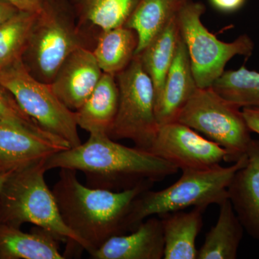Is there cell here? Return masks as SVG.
<instances>
[{"label":"cell","instance_id":"obj_1","mask_svg":"<svg viewBox=\"0 0 259 259\" xmlns=\"http://www.w3.org/2000/svg\"><path fill=\"white\" fill-rule=\"evenodd\" d=\"M45 166L47 171L59 168L83 172L88 187L113 192L161 182L179 171L152 153L123 146L106 134H90L84 144L48 158Z\"/></svg>","mask_w":259,"mask_h":259},{"label":"cell","instance_id":"obj_31","mask_svg":"<svg viewBox=\"0 0 259 259\" xmlns=\"http://www.w3.org/2000/svg\"><path fill=\"white\" fill-rule=\"evenodd\" d=\"M15 171H10L8 172H5V173L0 174V191L3 188V185H4L5 182L8 180V177L10 176L12 173Z\"/></svg>","mask_w":259,"mask_h":259},{"label":"cell","instance_id":"obj_17","mask_svg":"<svg viewBox=\"0 0 259 259\" xmlns=\"http://www.w3.org/2000/svg\"><path fill=\"white\" fill-rule=\"evenodd\" d=\"M60 241L40 227L24 233L16 227L0 224V259H64Z\"/></svg>","mask_w":259,"mask_h":259},{"label":"cell","instance_id":"obj_19","mask_svg":"<svg viewBox=\"0 0 259 259\" xmlns=\"http://www.w3.org/2000/svg\"><path fill=\"white\" fill-rule=\"evenodd\" d=\"M217 223L207 233L197 259H236L244 228L229 199L219 205Z\"/></svg>","mask_w":259,"mask_h":259},{"label":"cell","instance_id":"obj_14","mask_svg":"<svg viewBox=\"0 0 259 259\" xmlns=\"http://www.w3.org/2000/svg\"><path fill=\"white\" fill-rule=\"evenodd\" d=\"M163 254V228L159 217L155 215L130 234L112 237L90 255L95 259H161Z\"/></svg>","mask_w":259,"mask_h":259},{"label":"cell","instance_id":"obj_6","mask_svg":"<svg viewBox=\"0 0 259 259\" xmlns=\"http://www.w3.org/2000/svg\"><path fill=\"white\" fill-rule=\"evenodd\" d=\"M205 6L199 2H190L177 15L179 28L185 42L199 88H211L223 73L226 64L236 56L248 58L254 50V42L247 34L233 42L219 40L202 22Z\"/></svg>","mask_w":259,"mask_h":259},{"label":"cell","instance_id":"obj_28","mask_svg":"<svg viewBox=\"0 0 259 259\" xmlns=\"http://www.w3.org/2000/svg\"><path fill=\"white\" fill-rule=\"evenodd\" d=\"M11 3L21 11L38 13L45 0H5Z\"/></svg>","mask_w":259,"mask_h":259},{"label":"cell","instance_id":"obj_25","mask_svg":"<svg viewBox=\"0 0 259 259\" xmlns=\"http://www.w3.org/2000/svg\"><path fill=\"white\" fill-rule=\"evenodd\" d=\"M37 13L20 10L0 26V70L23 56Z\"/></svg>","mask_w":259,"mask_h":259},{"label":"cell","instance_id":"obj_16","mask_svg":"<svg viewBox=\"0 0 259 259\" xmlns=\"http://www.w3.org/2000/svg\"><path fill=\"white\" fill-rule=\"evenodd\" d=\"M118 105L119 89L115 76L103 73L93 93L74 111L76 124L90 134L109 135Z\"/></svg>","mask_w":259,"mask_h":259},{"label":"cell","instance_id":"obj_15","mask_svg":"<svg viewBox=\"0 0 259 259\" xmlns=\"http://www.w3.org/2000/svg\"><path fill=\"white\" fill-rule=\"evenodd\" d=\"M198 88L187 48L181 37L161 96L155 103L158 125L177 122L182 109Z\"/></svg>","mask_w":259,"mask_h":259},{"label":"cell","instance_id":"obj_7","mask_svg":"<svg viewBox=\"0 0 259 259\" xmlns=\"http://www.w3.org/2000/svg\"><path fill=\"white\" fill-rule=\"evenodd\" d=\"M177 122L189 126L226 150V162H236L246 155L251 131L241 108L212 88H198L186 104Z\"/></svg>","mask_w":259,"mask_h":259},{"label":"cell","instance_id":"obj_13","mask_svg":"<svg viewBox=\"0 0 259 259\" xmlns=\"http://www.w3.org/2000/svg\"><path fill=\"white\" fill-rule=\"evenodd\" d=\"M228 192L244 231L259 241V140L252 139L245 165L233 177Z\"/></svg>","mask_w":259,"mask_h":259},{"label":"cell","instance_id":"obj_3","mask_svg":"<svg viewBox=\"0 0 259 259\" xmlns=\"http://www.w3.org/2000/svg\"><path fill=\"white\" fill-rule=\"evenodd\" d=\"M47 160V159H46ZM46 160L13 171L0 191V224L20 228L32 223L67 242L64 256L85 250L82 241L65 225L44 175Z\"/></svg>","mask_w":259,"mask_h":259},{"label":"cell","instance_id":"obj_18","mask_svg":"<svg viewBox=\"0 0 259 259\" xmlns=\"http://www.w3.org/2000/svg\"><path fill=\"white\" fill-rule=\"evenodd\" d=\"M206 209L193 207L158 215L164 239V259H197L196 240L203 225Z\"/></svg>","mask_w":259,"mask_h":259},{"label":"cell","instance_id":"obj_21","mask_svg":"<svg viewBox=\"0 0 259 259\" xmlns=\"http://www.w3.org/2000/svg\"><path fill=\"white\" fill-rule=\"evenodd\" d=\"M180 37L177 17L153 37L144 50L137 54L154 87L155 103L161 96Z\"/></svg>","mask_w":259,"mask_h":259},{"label":"cell","instance_id":"obj_8","mask_svg":"<svg viewBox=\"0 0 259 259\" xmlns=\"http://www.w3.org/2000/svg\"><path fill=\"white\" fill-rule=\"evenodd\" d=\"M119 89V105L108 136L118 141L129 139L135 147L149 151L159 125L155 112V91L139 55L115 76Z\"/></svg>","mask_w":259,"mask_h":259},{"label":"cell","instance_id":"obj_9","mask_svg":"<svg viewBox=\"0 0 259 259\" xmlns=\"http://www.w3.org/2000/svg\"><path fill=\"white\" fill-rule=\"evenodd\" d=\"M0 83L45 131L66 141L71 148L81 144L74 112L65 106L49 83L29 72L22 58L0 70Z\"/></svg>","mask_w":259,"mask_h":259},{"label":"cell","instance_id":"obj_22","mask_svg":"<svg viewBox=\"0 0 259 259\" xmlns=\"http://www.w3.org/2000/svg\"><path fill=\"white\" fill-rule=\"evenodd\" d=\"M138 45L136 31L122 25L100 33L93 52L102 72L115 76L131 64Z\"/></svg>","mask_w":259,"mask_h":259},{"label":"cell","instance_id":"obj_11","mask_svg":"<svg viewBox=\"0 0 259 259\" xmlns=\"http://www.w3.org/2000/svg\"><path fill=\"white\" fill-rule=\"evenodd\" d=\"M59 138H48L12 124L0 122V174L17 171L70 148Z\"/></svg>","mask_w":259,"mask_h":259},{"label":"cell","instance_id":"obj_30","mask_svg":"<svg viewBox=\"0 0 259 259\" xmlns=\"http://www.w3.org/2000/svg\"><path fill=\"white\" fill-rule=\"evenodd\" d=\"M19 11L20 10L11 3L5 0H0V26L17 14Z\"/></svg>","mask_w":259,"mask_h":259},{"label":"cell","instance_id":"obj_5","mask_svg":"<svg viewBox=\"0 0 259 259\" xmlns=\"http://www.w3.org/2000/svg\"><path fill=\"white\" fill-rule=\"evenodd\" d=\"M75 17L68 0H45L37 13L22 59L39 81L52 82L70 54L87 47Z\"/></svg>","mask_w":259,"mask_h":259},{"label":"cell","instance_id":"obj_23","mask_svg":"<svg viewBox=\"0 0 259 259\" xmlns=\"http://www.w3.org/2000/svg\"><path fill=\"white\" fill-rule=\"evenodd\" d=\"M80 28L88 25L100 33L125 25L139 0H68Z\"/></svg>","mask_w":259,"mask_h":259},{"label":"cell","instance_id":"obj_29","mask_svg":"<svg viewBox=\"0 0 259 259\" xmlns=\"http://www.w3.org/2000/svg\"><path fill=\"white\" fill-rule=\"evenodd\" d=\"M242 112L250 131L259 135L258 107H244L242 108Z\"/></svg>","mask_w":259,"mask_h":259},{"label":"cell","instance_id":"obj_24","mask_svg":"<svg viewBox=\"0 0 259 259\" xmlns=\"http://www.w3.org/2000/svg\"><path fill=\"white\" fill-rule=\"evenodd\" d=\"M211 88L240 108H259V72L246 69L244 65L225 71Z\"/></svg>","mask_w":259,"mask_h":259},{"label":"cell","instance_id":"obj_12","mask_svg":"<svg viewBox=\"0 0 259 259\" xmlns=\"http://www.w3.org/2000/svg\"><path fill=\"white\" fill-rule=\"evenodd\" d=\"M102 74L93 51L81 47L70 54L49 84L65 106L74 112L93 93Z\"/></svg>","mask_w":259,"mask_h":259},{"label":"cell","instance_id":"obj_26","mask_svg":"<svg viewBox=\"0 0 259 259\" xmlns=\"http://www.w3.org/2000/svg\"><path fill=\"white\" fill-rule=\"evenodd\" d=\"M0 122L20 126L44 137L58 138L45 131L33 119L27 115L19 105L14 96L1 83H0Z\"/></svg>","mask_w":259,"mask_h":259},{"label":"cell","instance_id":"obj_10","mask_svg":"<svg viewBox=\"0 0 259 259\" xmlns=\"http://www.w3.org/2000/svg\"><path fill=\"white\" fill-rule=\"evenodd\" d=\"M149 152L182 171L209 169L228 156L220 145L179 122L159 126Z\"/></svg>","mask_w":259,"mask_h":259},{"label":"cell","instance_id":"obj_2","mask_svg":"<svg viewBox=\"0 0 259 259\" xmlns=\"http://www.w3.org/2000/svg\"><path fill=\"white\" fill-rule=\"evenodd\" d=\"M60 170L52 191L61 217L90 254L112 237L125 234L126 219L133 202L153 185L144 182L131 190L113 192L83 185L76 171Z\"/></svg>","mask_w":259,"mask_h":259},{"label":"cell","instance_id":"obj_4","mask_svg":"<svg viewBox=\"0 0 259 259\" xmlns=\"http://www.w3.org/2000/svg\"><path fill=\"white\" fill-rule=\"evenodd\" d=\"M245 161L246 155L228 167L218 165L209 169L183 170L180 180L164 190L144 191L133 202L126 219V233L134 231L151 216L188 207L207 209L211 204L220 205L228 198V187Z\"/></svg>","mask_w":259,"mask_h":259},{"label":"cell","instance_id":"obj_27","mask_svg":"<svg viewBox=\"0 0 259 259\" xmlns=\"http://www.w3.org/2000/svg\"><path fill=\"white\" fill-rule=\"evenodd\" d=\"M212 8L223 13L238 11L245 5L246 0H209Z\"/></svg>","mask_w":259,"mask_h":259},{"label":"cell","instance_id":"obj_20","mask_svg":"<svg viewBox=\"0 0 259 259\" xmlns=\"http://www.w3.org/2000/svg\"><path fill=\"white\" fill-rule=\"evenodd\" d=\"M192 0H139L125 24L136 31L139 45L136 55L153 40V37L177 18L181 10Z\"/></svg>","mask_w":259,"mask_h":259}]
</instances>
